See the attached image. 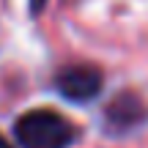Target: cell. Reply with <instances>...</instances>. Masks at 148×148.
<instances>
[{
	"label": "cell",
	"mask_w": 148,
	"mask_h": 148,
	"mask_svg": "<svg viewBox=\"0 0 148 148\" xmlns=\"http://www.w3.org/2000/svg\"><path fill=\"white\" fill-rule=\"evenodd\" d=\"M14 137L22 148H69L77 129L55 110H30L14 123Z\"/></svg>",
	"instance_id": "6da1fadb"
},
{
	"label": "cell",
	"mask_w": 148,
	"mask_h": 148,
	"mask_svg": "<svg viewBox=\"0 0 148 148\" xmlns=\"http://www.w3.org/2000/svg\"><path fill=\"white\" fill-rule=\"evenodd\" d=\"M101 82H104L101 71L96 66H85V63L63 66L55 77V88L69 101H90L93 96H99Z\"/></svg>",
	"instance_id": "7a4b0ae2"
},
{
	"label": "cell",
	"mask_w": 148,
	"mask_h": 148,
	"mask_svg": "<svg viewBox=\"0 0 148 148\" xmlns=\"http://www.w3.org/2000/svg\"><path fill=\"white\" fill-rule=\"evenodd\" d=\"M143 118H145V104L132 93L118 96L104 112V121H107V129L110 132H126L134 123H140Z\"/></svg>",
	"instance_id": "3957f363"
},
{
	"label": "cell",
	"mask_w": 148,
	"mask_h": 148,
	"mask_svg": "<svg viewBox=\"0 0 148 148\" xmlns=\"http://www.w3.org/2000/svg\"><path fill=\"white\" fill-rule=\"evenodd\" d=\"M44 3H47V0H30V11H33V14H38V11L44 8Z\"/></svg>",
	"instance_id": "277c9868"
},
{
	"label": "cell",
	"mask_w": 148,
	"mask_h": 148,
	"mask_svg": "<svg viewBox=\"0 0 148 148\" xmlns=\"http://www.w3.org/2000/svg\"><path fill=\"white\" fill-rule=\"evenodd\" d=\"M0 148H11V143H8L5 137H0Z\"/></svg>",
	"instance_id": "5b68a950"
}]
</instances>
